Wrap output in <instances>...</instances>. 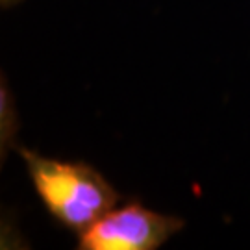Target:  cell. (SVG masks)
Here are the masks:
<instances>
[{
    "mask_svg": "<svg viewBox=\"0 0 250 250\" xmlns=\"http://www.w3.org/2000/svg\"><path fill=\"white\" fill-rule=\"evenodd\" d=\"M46 211L71 232H85L119 204V193L83 161H60L17 146Z\"/></svg>",
    "mask_w": 250,
    "mask_h": 250,
    "instance_id": "obj_1",
    "label": "cell"
},
{
    "mask_svg": "<svg viewBox=\"0 0 250 250\" xmlns=\"http://www.w3.org/2000/svg\"><path fill=\"white\" fill-rule=\"evenodd\" d=\"M184 228V221L139 202L109 209L78 235L82 250H156Z\"/></svg>",
    "mask_w": 250,
    "mask_h": 250,
    "instance_id": "obj_2",
    "label": "cell"
},
{
    "mask_svg": "<svg viewBox=\"0 0 250 250\" xmlns=\"http://www.w3.org/2000/svg\"><path fill=\"white\" fill-rule=\"evenodd\" d=\"M2 102H0V143H2V156H6V152L11 148H17V132H19V121L17 111L13 106V100L9 91H6V82H2Z\"/></svg>",
    "mask_w": 250,
    "mask_h": 250,
    "instance_id": "obj_3",
    "label": "cell"
},
{
    "mask_svg": "<svg viewBox=\"0 0 250 250\" xmlns=\"http://www.w3.org/2000/svg\"><path fill=\"white\" fill-rule=\"evenodd\" d=\"M21 0H0V4H2V8H11V6H15L19 4Z\"/></svg>",
    "mask_w": 250,
    "mask_h": 250,
    "instance_id": "obj_4",
    "label": "cell"
}]
</instances>
